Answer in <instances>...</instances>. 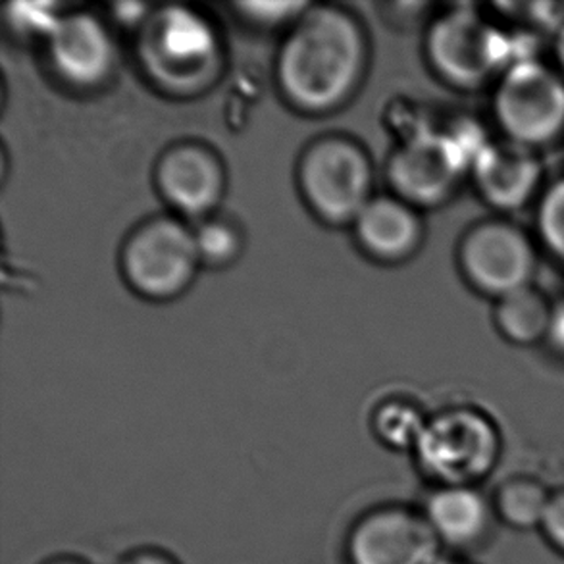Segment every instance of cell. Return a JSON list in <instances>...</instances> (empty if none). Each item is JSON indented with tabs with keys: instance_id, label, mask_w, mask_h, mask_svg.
I'll return each mask as SVG.
<instances>
[{
	"instance_id": "obj_1",
	"label": "cell",
	"mask_w": 564,
	"mask_h": 564,
	"mask_svg": "<svg viewBox=\"0 0 564 564\" xmlns=\"http://www.w3.org/2000/svg\"><path fill=\"white\" fill-rule=\"evenodd\" d=\"M368 41L359 20L344 8H306L283 39L275 77L285 100L306 115H328L359 89Z\"/></svg>"
},
{
	"instance_id": "obj_2",
	"label": "cell",
	"mask_w": 564,
	"mask_h": 564,
	"mask_svg": "<svg viewBox=\"0 0 564 564\" xmlns=\"http://www.w3.org/2000/svg\"><path fill=\"white\" fill-rule=\"evenodd\" d=\"M480 130L463 126L453 133L419 131L404 139L388 166L397 197L414 206H437L449 200L466 172L488 147Z\"/></svg>"
},
{
	"instance_id": "obj_3",
	"label": "cell",
	"mask_w": 564,
	"mask_h": 564,
	"mask_svg": "<svg viewBox=\"0 0 564 564\" xmlns=\"http://www.w3.org/2000/svg\"><path fill=\"white\" fill-rule=\"evenodd\" d=\"M139 46L147 72L169 91H197L216 76L218 39L189 8L162 7L149 15Z\"/></svg>"
},
{
	"instance_id": "obj_4",
	"label": "cell",
	"mask_w": 564,
	"mask_h": 564,
	"mask_svg": "<svg viewBox=\"0 0 564 564\" xmlns=\"http://www.w3.org/2000/svg\"><path fill=\"white\" fill-rule=\"evenodd\" d=\"M420 470L440 486H478L496 470L501 435L476 409H451L427 420L414 447Z\"/></svg>"
},
{
	"instance_id": "obj_5",
	"label": "cell",
	"mask_w": 564,
	"mask_h": 564,
	"mask_svg": "<svg viewBox=\"0 0 564 564\" xmlns=\"http://www.w3.org/2000/svg\"><path fill=\"white\" fill-rule=\"evenodd\" d=\"M367 151L341 135L314 141L299 162V185L316 216L332 226L357 220L372 198Z\"/></svg>"
},
{
	"instance_id": "obj_6",
	"label": "cell",
	"mask_w": 564,
	"mask_h": 564,
	"mask_svg": "<svg viewBox=\"0 0 564 564\" xmlns=\"http://www.w3.org/2000/svg\"><path fill=\"white\" fill-rule=\"evenodd\" d=\"M120 260L131 290L153 301L182 295L200 267L195 231L174 216L141 224L126 239Z\"/></svg>"
},
{
	"instance_id": "obj_7",
	"label": "cell",
	"mask_w": 564,
	"mask_h": 564,
	"mask_svg": "<svg viewBox=\"0 0 564 564\" xmlns=\"http://www.w3.org/2000/svg\"><path fill=\"white\" fill-rule=\"evenodd\" d=\"M426 48L435 72L465 89L488 84L517 62L509 35L470 8L437 18L427 33Z\"/></svg>"
},
{
	"instance_id": "obj_8",
	"label": "cell",
	"mask_w": 564,
	"mask_h": 564,
	"mask_svg": "<svg viewBox=\"0 0 564 564\" xmlns=\"http://www.w3.org/2000/svg\"><path fill=\"white\" fill-rule=\"evenodd\" d=\"M494 108L512 143H553L564 133V77L532 58L514 62L499 79Z\"/></svg>"
},
{
	"instance_id": "obj_9",
	"label": "cell",
	"mask_w": 564,
	"mask_h": 564,
	"mask_svg": "<svg viewBox=\"0 0 564 564\" xmlns=\"http://www.w3.org/2000/svg\"><path fill=\"white\" fill-rule=\"evenodd\" d=\"M460 268L476 290L497 299L530 285L535 272V249L530 237L509 221H484L466 234Z\"/></svg>"
},
{
	"instance_id": "obj_10",
	"label": "cell",
	"mask_w": 564,
	"mask_h": 564,
	"mask_svg": "<svg viewBox=\"0 0 564 564\" xmlns=\"http://www.w3.org/2000/svg\"><path fill=\"white\" fill-rule=\"evenodd\" d=\"M442 550L422 511L401 505L367 512L347 542L351 564H437Z\"/></svg>"
},
{
	"instance_id": "obj_11",
	"label": "cell",
	"mask_w": 564,
	"mask_h": 564,
	"mask_svg": "<svg viewBox=\"0 0 564 564\" xmlns=\"http://www.w3.org/2000/svg\"><path fill=\"white\" fill-rule=\"evenodd\" d=\"M46 56L62 84L79 91L107 84L115 72V41L107 25L87 12L62 15L46 35Z\"/></svg>"
},
{
	"instance_id": "obj_12",
	"label": "cell",
	"mask_w": 564,
	"mask_h": 564,
	"mask_svg": "<svg viewBox=\"0 0 564 564\" xmlns=\"http://www.w3.org/2000/svg\"><path fill=\"white\" fill-rule=\"evenodd\" d=\"M154 180L164 200L187 218H210L226 191L220 156L198 143L169 149L156 164Z\"/></svg>"
},
{
	"instance_id": "obj_13",
	"label": "cell",
	"mask_w": 564,
	"mask_h": 564,
	"mask_svg": "<svg viewBox=\"0 0 564 564\" xmlns=\"http://www.w3.org/2000/svg\"><path fill=\"white\" fill-rule=\"evenodd\" d=\"M481 197L499 210H517L534 197L542 164L532 149L507 143H489L473 166Z\"/></svg>"
},
{
	"instance_id": "obj_14",
	"label": "cell",
	"mask_w": 564,
	"mask_h": 564,
	"mask_svg": "<svg viewBox=\"0 0 564 564\" xmlns=\"http://www.w3.org/2000/svg\"><path fill=\"white\" fill-rule=\"evenodd\" d=\"M360 247L381 262H401L416 252L424 224L419 210L399 197L370 198L352 221Z\"/></svg>"
},
{
	"instance_id": "obj_15",
	"label": "cell",
	"mask_w": 564,
	"mask_h": 564,
	"mask_svg": "<svg viewBox=\"0 0 564 564\" xmlns=\"http://www.w3.org/2000/svg\"><path fill=\"white\" fill-rule=\"evenodd\" d=\"M422 514L443 547L468 550L488 535L496 511L478 486H440Z\"/></svg>"
},
{
	"instance_id": "obj_16",
	"label": "cell",
	"mask_w": 564,
	"mask_h": 564,
	"mask_svg": "<svg viewBox=\"0 0 564 564\" xmlns=\"http://www.w3.org/2000/svg\"><path fill=\"white\" fill-rule=\"evenodd\" d=\"M551 318L553 306L532 285L512 291L497 303V328L512 344L534 345L547 339Z\"/></svg>"
},
{
	"instance_id": "obj_17",
	"label": "cell",
	"mask_w": 564,
	"mask_h": 564,
	"mask_svg": "<svg viewBox=\"0 0 564 564\" xmlns=\"http://www.w3.org/2000/svg\"><path fill=\"white\" fill-rule=\"evenodd\" d=\"M553 491L534 478H511L497 489L494 511L497 519L514 530H542Z\"/></svg>"
},
{
	"instance_id": "obj_18",
	"label": "cell",
	"mask_w": 564,
	"mask_h": 564,
	"mask_svg": "<svg viewBox=\"0 0 564 564\" xmlns=\"http://www.w3.org/2000/svg\"><path fill=\"white\" fill-rule=\"evenodd\" d=\"M200 264L210 268L229 267L243 251V236L236 224L221 216H210L195 229Z\"/></svg>"
},
{
	"instance_id": "obj_19",
	"label": "cell",
	"mask_w": 564,
	"mask_h": 564,
	"mask_svg": "<svg viewBox=\"0 0 564 564\" xmlns=\"http://www.w3.org/2000/svg\"><path fill=\"white\" fill-rule=\"evenodd\" d=\"M426 424L427 420L414 406L403 403L381 406L376 416V432L381 442L397 449H414Z\"/></svg>"
},
{
	"instance_id": "obj_20",
	"label": "cell",
	"mask_w": 564,
	"mask_h": 564,
	"mask_svg": "<svg viewBox=\"0 0 564 564\" xmlns=\"http://www.w3.org/2000/svg\"><path fill=\"white\" fill-rule=\"evenodd\" d=\"M540 229L551 252L564 262V180L553 185L543 197Z\"/></svg>"
},
{
	"instance_id": "obj_21",
	"label": "cell",
	"mask_w": 564,
	"mask_h": 564,
	"mask_svg": "<svg viewBox=\"0 0 564 564\" xmlns=\"http://www.w3.org/2000/svg\"><path fill=\"white\" fill-rule=\"evenodd\" d=\"M237 10L247 18L249 22L264 28H275L285 22L295 20L303 15L308 4H293V2H243L237 4Z\"/></svg>"
},
{
	"instance_id": "obj_22",
	"label": "cell",
	"mask_w": 564,
	"mask_h": 564,
	"mask_svg": "<svg viewBox=\"0 0 564 564\" xmlns=\"http://www.w3.org/2000/svg\"><path fill=\"white\" fill-rule=\"evenodd\" d=\"M542 534L553 550L564 555V488L553 491L550 509L543 519Z\"/></svg>"
},
{
	"instance_id": "obj_23",
	"label": "cell",
	"mask_w": 564,
	"mask_h": 564,
	"mask_svg": "<svg viewBox=\"0 0 564 564\" xmlns=\"http://www.w3.org/2000/svg\"><path fill=\"white\" fill-rule=\"evenodd\" d=\"M553 349L564 355V301L553 306V318H551L550 336H547Z\"/></svg>"
},
{
	"instance_id": "obj_24",
	"label": "cell",
	"mask_w": 564,
	"mask_h": 564,
	"mask_svg": "<svg viewBox=\"0 0 564 564\" xmlns=\"http://www.w3.org/2000/svg\"><path fill=\"white\" fill-rule=\"evenodd\" d=\"M120 564H180L176 558L170 557L169 553L159 550H141L131 553L122 558Z\"/></svg>"
},
{
	"instance_id": "obj_25",
	"label": "cell",
	"mask_w": 564,
	"mask_h": 564,
	"mask_svg": "<svg viewBox=\"0 0 564 564\" xmlns=\"http://www.w3.org/2000/svg\"><path fill=\"white\" fill-rule=\"evenodd\" d=\"M115 18L126 25H135L139 22H147V4H116Z\"/></svg>"
},
{
	"instance_id": "obj_26",
	"label": "cell",
	"mask_w": 564,
	"mask_h": 564,
	"mask_svg": "<svg viewBox=\"0 0 564 564\" xmlns=\"http://www.w3.org/2000/svg\"><path fill=\"white\" fill-rule=\"evenodd\" d=\"M555 54H557L558 66L563 69L564 74V22L557 31V41H555Z\"/></svg>"
},
{
	"instance_id": "obj_27",
	"label": "cell",
	"mask_w": 564,
	"mask_h": 564,
	"mask_svg": "<svg viewBox=\"0 0 564 564\" xmlns=\"http://www.w3.org/2000/svg\"><path fill=\"white\" fill-rule=\"evenodd\" d=\"M45 564H85L84 561H77V558L62 557L54 558V561H48Z\"/></svg>"
},
{
	"instance_id": "obj_28",
	"label": "cell",
	"mask_w": 564,
	"mask_h": 564,
	"mask_svg": "<svg viewBox=\"0 0 564 564\" xmlns=\"http://www.w3.org/2000/svg\"><path fill=\"white\" fill-rule=\"evenodd\" d=\"M437 564H470V563H466V561H458V558L442 557V558H440V561H437Z\"/></svg>"
}]
</instances>
